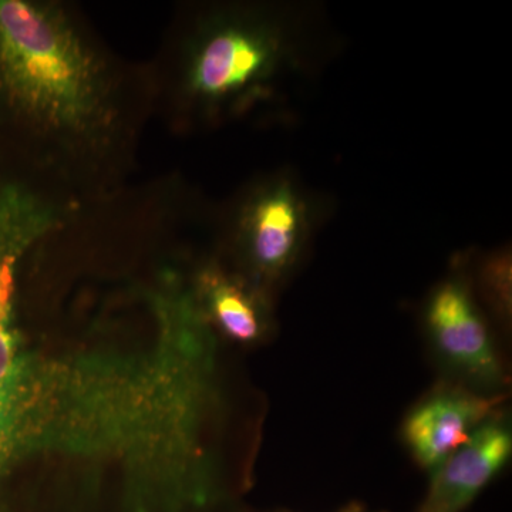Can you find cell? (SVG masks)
Here are the masks:
<instances>
[{"instance_id":"1","label":"cell","mask_w":512,"mask_h":512,"mask_svg":"<svg viewBox=\"0 0 512 512\" xmlns=\"http://www.w3.org/2000/svg\"><path fill=\"white\" fill-rule=\"evenodd\" d=\"M154 116L130 62L64 0H0V161L82 198L126 188Z\"/></svg>"},{"instance_id":"2","label":"cell","mask_w":512,"mask_h":512,"mask_svg":"<svg viewBox=\"0 0 512 512\" xmlns=\"http://www.w3.org/2000/svg\"><path fill=\"white\" fill-rule=\"evenodd\" d=\"M292 60L288 22L275 6L184 3L147 62L154 116L177 134L224 126L271 99Z\"/></svg>"},{"instance_id":"3","label":"cell","mask_w":512,"mask_h":512,"mask_svg":"<svg viewBox=\"0 0 512 512\" xmlns=\"http://www.w3.org/2000/svg\"><path fill=\"white\" fill-rule=\"evenodd\" d=\"M77 210L69 195L0 163V490L35 453L46 412V363L20 323L23 274Z\"/></svg>"},{"instance_id":"4","label":"cell","mask_w":512,"mask_h":512,"mask_svg":"<svg viewBox=\"0 0 512 512\" xmlns=\"http://www.w3.org/2000/svg\"><path fill=\"white\" fill-rule=\"evenodd\" d=\"M225 222L244 275L266 291L298 262L311 231L312 210L302 191L278 175L248 185Z\"/></svg>"},{"instance_id":"5","label":"cell","mask_w":512,"mask_h":512,"mask_svg":"<svg viewBox=\"0 0 512 512\" xmlns=\"http://www.w3.org/2000/svg\"><path fill=\"white\" fill-rule=\"evenodd\" d=\"M426 320L440 355L461 375L484 387L503 382V367L490 332L461 279H448L433 292Z\"/></svg>"},{"instance_id":"6","label":"cell","mask_w":512,"mask_h":512,"mask_svg":"<svg viewBox=\"0 0 512 512\" xmlns=\"http://www.w3.org/2000/svg\"><path fill=\"white\" fill-rule=\"evenodd\" d=\"M512 453L507 421L491 417L466 443L431 471L429 488L417 512H464L500 474Z\"/></svg>"},{"instance_id":"7","label":"cell","mask_w":512,"mask_h":512,"mask_svg":"<svg viewBox=\"0 0 512 512\" xmlns=\"http://www.w3.org/2000/svg\"><path fill=\"white\" fill-rule=\"evenodd\" d=\"M498 403V397L463 389L431 394L404 421V441L417 463L430 474L495 416Z\"/></svg>"},{"instance_id":"8","label":"cell","mask_w":512,"mask_h":512,"mask_svg":"<svg viewBox=\"0 0 512 512\" xmlns=\"http://www.w3.org/2000/svg\"><path fill=\"white\" fill-rule=\"evenodd\" d=\"M202 313L225 338L249 345L264 338L269 328L265 289L244 274L229 272L218 262L202 265L190 279Z\"/></svg>"},{"instance_id":"9","label":"cell","mask_w":512,"mask_h":512,"mask_svg":"<svg viewBox=\"0 0 512 512\" xmlns=\"http://www.w3.org/2000/svg\"><path fill=\"white\" fill-rule=\"evenodd\" d=\"M342 512H366L365 510H362L360 507H350L348 510L342 511Z\"/></svg>"}]
</instances>
